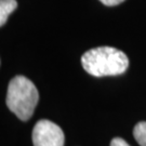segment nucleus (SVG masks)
<instances>
[{"instance_id": "nucleus-1", "label": "nucleus", "mask_w": 146, "mask_h": 146, "mask_svg": "<svg viewBox=\"0 0 146 146\" xmlns=\"http://www.w3.org/2000/svg\"><path fill=\"white\" fill-rule=\"evenodd\" d=\"M84 70L94 77L117 76L127 70L129 60L122 51L113 47H99L88 50L81 56Z\"/></svg>"}, {"instance_id": "nucleus-2", "label": "nucleus", "mask_w": 146, "mask_h": 146, "mask_svg": "<svg viewBox=\"0 0 146 146\" xmlns=\"http://www.w3.org/2000/svg\"><path fill=\"white\" fill-rule=\"evenodd\" d=\"M39 101L36 86L24 76H16L10 81L7 91V106L19 119L31 118Z\"/></svg>"}, {"instance_id": "nucleus-3", "label": "nucleus", "mask_w": 146, "mask_h": 146, "mask_svg": "<svg viewBox=\"0 0 146 146\" xmlns=\"http://www.w3.org/2000/svg\"><path fill=\"white\" fill-rule=\"evenodd\" d=\"M65 136L56 123L47 119L39 120L33 130L34 146H64Z\"/></svg>"}, {"instance_id": "nucleus-4", "label": "nucleus", "mask_w": 146, "mask_h": 146, "mask_svg": "<svg viewBox=\"0 0 146 146\" xmlns=\"http://www.w3.org/2000/svg\"><path fill=\"white\" fill-rule=\"evenodd\" d=\"M16 8V0H0V26L5 25L9 15Z\"/></svg>"}, {"instance_id": "nucleus-5", "label": "nucleus", "mask_w": 146, "mask_h": 146, "mask_svg": "<svg viewBox=\"0 0 146 146\" xmlns=\"http://www.w3.org/2000/svg\"><path fill=\"white\" fill-rule=\"evenodd\" d=\"M133 135L141 146H146V121L139 122L133 129Z\"/></svg>"}, {"instance_id": "nucleus-6", "label": "nucleus", "mask_w": 146, "mask_h": 146, "mask_svg": "<svg viewBox=\"0 0 146 146\" xmlns=\"http://www.w3.org/2000/svg\"><path fill=\"white\" fill-rule=\"evenodd\" d=\"M110 146H130L121 137H114L110 142Z\"/></svg>"}, {"instance_id": "nucleus-7", "label": "nucleus", "mask_w": 146, "mask_h": 146, "mask_svg": "<svg viewBox=\"0 0 146 146\" xmlns=\"http://www.w3.org/2000/svg\"><path fill=\"white\" fill-rule=\"evenodd\" d=\"M103 5H108V7H113V5H120L121 2H123L125 0H100Z\"/></svg>"}]
</instances>
